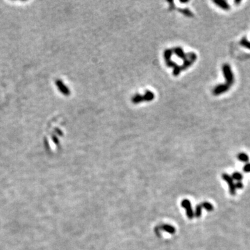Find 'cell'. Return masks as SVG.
<instances>
[{
  "mask_svg": "<svg viewBox=\"0 0 250 250\" xmlns=\"http://www.w3.org/2000/svg\"><path fill=\"white\" fill-rule=\"evenodd\" d=\"M222 72H223V75L224 78H225L226 80V84H227L229 86L231 87L234 83V75L233 74V72L232 70V68H231L230 65L229 64H224L222 65Z\"/></svg>",
  "mask_w": 250,
  "mask_h": 250,
  "instance_id": "1",
  "label": "cell"
},
{
  "mask_svg": "<svg viewBox=\"0 0 250 250\" xmlns=\"http://www.w3.org/2000/svg\"><path fill=\"white\" fill-rule=\"evenodd\" d=\"M222 179L224 180L226 183H227L229 188V192L232 195H235L236 192V187H235V183L234 182V180L231 177L230 175H229L228 174L226 173H223L222 175Z\"/></svg>",
  "mask_w": 250,
  "mask_h": 250,
  "instance_id": "2",
  "label": "cell"
},
{
  "mask_svg": "<svg viewBox=\"0 0 250 250\" xmlns=\"http://www.w3.org/2000/svg\"><path fill=\"white\" fill-rule=\"evenodd\" d=\"M229 88H230V87L227 84H219L214 88L213 90V93L214 95L217 96V95H220L221 94H223V93L224 92H227V91L229 90Z\"/></svg>",
  "mask_w": 250,
  "mask_h": 250,
  "instance_id": "3",
  "label": "cell"
},
{
  "mask_svg": "<svg viewBox=\"0 0 250 250\" xmlns=\"http://www.w3.org/2000/svg\"><path fill=\"white\" fill-rule=\"evenodd\" d=\"M213 3L217 5L218 7H220L222 9L228 10L230 9V6L227 2L224 0H217V1H213Z\"/></svg>",
  "mask_w": 250,
  "mask_h": 250,
  "instance_id": "4",
  "label": "cell"
},
{
  "mask_svg": "<svg viewBox=\"0 0 250 250\" xmlns=\"http://www.w3.org/2000/svg\"><path fill=\"white\" fill-rule=\"evenodd\" d=\"M173 52L179 58L183 59V61L187 59V58H186V54L183 52V50L181 47H175L173 50Z\"/></svg>",
  "mask_w": 250,
  "mask_h": 250,
  "instance_id": "5",
  "label": "cell"
},
{
  "mask_svg": "<svg viewBox=\"0 0 250 250\" xmlns=\"http://www.w3.org/2000/svg\"><path fill=\"white\" fill-rule=\"evenodd\" d=\"M154 94L152 91H146L145 94L143 95V99L145 101H152L154 99Z\"/></svg>",
  "mask_w": 250,
  "mask_h": 250,
  "instance_id": "6",
  "label": "cell"
},
{
  "mask_svg": "<svg viewBox=\"0 0 250 250\" xmlns=\"http://www.w3.org/2000/svg\"><path fill=\"white\" fill-rule=\"evenodd\" d=\"M131 101H132V103L135 104L141 103L142 101H144L143 96H142V95L140 94H135L134 96L131 98Z\"/></svg>",
  "mask_w": 250,
  "mask_h": 250,
  "instance_id": "7",
  "label": "cell"
},
{
  "mask_svg": "<svg viewBox=\"0 0 250 250\" xmlns=\"http://www.w3.org/2000/svg\"><path fill=\"white\" fill-rule=\"evenodd\" d=\"M237 158H238L239 161H240L241 162L243 163H247L249 161V159L248 155H247V154L243 153V152H241V153L238 154V155H237Z\"/></svg>",
  "mask_w": 250,
  "mask_h": 250,
  "instance_id": "8",
  "label": "cell"
},
{
  "mask_svg": "<svg viewBox=\"0 0 250 250\" xmlns=\"http://www.w3.org/2000/svg\"><path fill=\"white\" fill-rule=\"evenodd\" d=\"M179 11L182 14H183L184 16H186V17H188V18H192L194 16L193 13H192L189 9H188V8H183V9L180 8V9H179Z\"/></svg>",
  "mask_w": 250,
  "mask_h": 250,
  "instance_id": "9",
  "label": "cell"
},
{
  "mask_svg": "<svg viewBox=\"0 0 250 250\" xmlns=\"http://www.w3.org/2000/svg\"><path fill=\"white\" fill-rule=\"evenodd\" d=\"M58 86L59 87V88H60V90L63 92V93H64L65 95H69L70 91L68 90V88H67V87H65L62 82L59 81L58 83Z\"/></svg>",
  "mask_w": 250,
  "mask_h": 250,
  "instance_id": "10",
  "label": "cell"
},
{
  "mask_svg": "<svg viewBox=\"0 0 250 250\" xmlns=\"http://www.w3.org/2000/svg\"><path fill=\"white\" fill-rule=\"evenodd\" d=\"M240 44L243 47L250 50V41H249L246 38H243L240 42Z\"/></svg>",
  "mask_w": 250,
  "mask_h": 250,
  "instance_id": "11",
  "label": "cell"
},
{
  "mask_svg": "<svg viewBox=\"0 0 250 250\" xmlns=\"http://www.w3.org/2000/svg\"><path fill=\"white\" fill-rule=\"evenodd\" d=\"M231 177H232L233 180H236L237 181H240L243 179V175L238 172H235L232 174Z\"/></svg>",
  "mask_w": 250,
  "mask_h": 250,
  "instance_id": "12",
  "label": "cell"
},
{
  "mask_svg": "<svg viewBox=\"0 0 250 250\" xmlns=\"http://www.w3.org/2000/svg\"><path fill=\"white\" fill-rule=\"evenodd\" d=\"M194 62H192V61L188 60V59H186V60L183 61V65H182L181 66V70H185L188 68V67H189Z\"/></svg>",
  "mask_w": 250,
  "mask_h": 250,
  "instance_id": "13",
  "label": "cell"
},
{
  "mask_svg": "<svg viewBox=\"0 0 250 250\" xmlns=\"http://www.w3.org/2000/svg\"><path fill=\"white\" fill-rule=\"evenodd\" d=\"M172 52L173 51L172 50H166V51L164 52V58H165V61H169L171 58V56H172Z\"/></svg>",
  "mask_w": 250,
  "mask_h": 250,
  "instance_id": "14",
  "label": "cell"
},
{
  "mask_svg": "<svg viewBox=\"0 0 250 250\" xmlns=\"http://www.w3.org/2000/svg\"><path fill=\"white\" fill-rule=\"evenodd\" d=\"M186 58L188 60L192 61V62H195L197 59V54L194 52H190L186 54Z\"/></svg>",
  "mask_w": 250,
  "mask_h": 250,
  "instance_id": "15",
  "label": "cell"
},
{
  "mask_svg": "<svg viewBox=\"0 0 250 250\" xmlns=\"http://www.w3.org/2000/svg\"><path fill=\"white\" fill-rule=\"evenodd\" d=\"M181 66H179V65H177L176 66L173 67V75L175 76V77H177V76L179 75V74H180V72H181Z\"/></svg>",
  "mask_w": 250,
  "mask_h": 250,
  "instance_id": "16",
  "label": "cell"
},
{
  "mask_svg": "<svg viewBox=\"0 0 250 250\" xmlns=\"http://www.w3.org/2000/svg\"><path fill=\"white\" fill-rule=\"evenodd\" d=\"M202 206H204V208L209 211H211L213 209V205H212L211 204H210V203H209V202H204L202 204Z\"/></svg>",
  "mask_w": 250,
  "mask_h": 250,
  "instance_id": "17",
  "label": "cell"
},
{
  "mask_svg": "<svg viewBox=\"0 0 250 250\" xmlns=\"http://www.w3.org/2000/svg\"><path fill=\"white\" fill-rule=\"evenodd\" d=\"M166 65H167V66L169 67H174L176 66V65H177V63H175V62H173V61H172L171 60L166 61Z\"/></svg>",
  "mask_w": 250,
  "mask_h": 250,
  "instance_id": "18",
  "label": "cell"
},
{
  "mask_svg": "<svg viewBox=\"0 0 250 250\" xmlns=\"http://www.w3.org/2000/svg\"><path fill=\"white\" fill-rule=\"evenodd\" d=\"M243 171L246 173L250 172V163H247L243 167Z\"/></svg>",
  "mask_w": 250,
  "mask_h": 250,
  "instance_id": "19",
  "label": "cell"
},
{
  "mask_svg": "<svg viewBox=\"0 0 250 250\" xmlns=\"http://www.w3.org/2000/svg\"><path fill=\"white\" fill-rule=\"evenodd\" d=\"M235 187L236 189H241L243 188V184L241 181H238L236 183H235Z\"/></svg>",
  "mask_w": 250,
  "mask_h": 250,
  "instance_id": "20",
  "label": "cell"
},
{
  "mask_svg": "<svg viewBox=\"0 0 250 250\" xmlns=\"http://www.w3.org/2000/svg\"><path fill=\"white\" fill-rule=\"evenodd\" d=\"M234 3L235 4H240V1H234Z\"/></svg>",
  "mask_w": 250,
  "mask_h": 250,
  "instance_id": "21",
  "label": "cell"
},
{
  "mask_svg": "<svg viewBox=\"0 0 250 250\" xmlns=\"http://www.w3.org/2000/svg\"><path fill=\"white\" fill-rule=\"evenodd\" d=\"M181 3H187V2H188V1H181Z\"/></svg>",
  "mask_w": 250,
  "mask_h": 250,
  "instance_id": "22",
  "label": "cell"
}]
</instances>
